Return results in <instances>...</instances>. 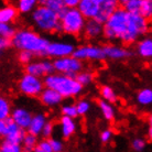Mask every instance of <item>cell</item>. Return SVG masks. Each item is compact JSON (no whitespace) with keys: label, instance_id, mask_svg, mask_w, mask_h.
I'll return each mask as SVG.
<instances>
[{"label":"cell","instance_id":"obj_1","mask_svg":"<svg viewBox=\"0 0 152 152\" xmlns=\"http://www.w3.org/2000/svg\"><path fill=\"white\" fill-rule=\"evenodd\" d=\"M149 30V20L140 15L129 13L119 7L104 26V38L119 40L124 44H132Z\"/></svg>","mask_w":152,"mask_h":152},{"label":"cell","instance_id":"obj_2","mask_svg":"<svg viewBox=\"0 0 152 152\" xmlns=\"http://www.w3.org/2000/svg\"><path fill=\"white\" fill-rule=\"evenodd\" d=\"M50 40L32 29H20L12 39V46L19 51H28L38 56H45Z\"/></svg>","mask_w":152,"mask_h":152},{"label":"cell","instance_id":"obj_3","mask_svg":"<svg viewBox=\"0 0 152 152\" xmlns=\"http://www.w3.org/2000/svg\"><path fill=\"white\" fill-rule=\"evenodd\" d=\"M45 87L52 88L56 91L63 98H73L78 96L83 91V86L80 85L76 78L69 76L53 73L44 78Z\"/></svg>","mask_w":152,"mask_h":152},{"label":"cell","instance_id":"obj_4","mask_svg":"<svg viewBox=\"0 0 152 152\" xmlns=\"http://www.w3.org/2000/svg\"><path fill=\"white\" fill-rule=\"evenodd\" d=\"M31 21L40 32L44 33H57L62 32L61 19L50 8L40 4L31 13Z\"/></svg>","mask_w":152,"mask_h":152},{"label":"cell","instance_id":"obj_5","mask_svg":"<svg viewBox=\"0 0 152 152\" xmlns=\"http://www.w3.org/2000/svg\"><path fill=\"white\" fill-rule=\"evenodd\" d=\"M86 22L87 20L77 8L67 9L61 18L62 32L67 35H80V33H84Z\"/></svg>","mask_w":152,"mask_h":152},{"label":"cell","instance_id":"obj_6","mask_svg":"<svg viewBox=\"0 0 152 152\" xmlns=\"http://www.w3.org/2000/svg\"><path fill=\"white\" fill-rule=\"evenodd\" d=\"M45 84L44 80L24 73L18 82V89L24 96L28 97H40L41 93L44 91Z\"/></svg>","mask_w":152,"mask_h":152},{"label":"cell","instance_id":"obj_7","mask_svg":"<svg viewBox=\"0 0 152 152\" xmlns=\"http://www.w3.org/2000/svg\"><path fill=\"white\" fill-rule=\"evenodd\" d=\"M53 64L55 73L69 76L72 78H76L77 74H80L82 71H84L83 62L74 57L73 55L72 56L63 57V58L53 60Z\"/></svg>","mask_w":152,"mask_h":152},{"label":"cell","instance_id":"obj_8","mask_svg":"<svg viewBox=\"0 0 152 152\" xmlns=\"http://www.w3.org/2000/svg\"><path fill=\"white\" fill-rule=\"evenodd\" d=\"M73 56L80 60L82 62L86 61V60L100 62L106 58L103 46L94 45V44H84V45L77 46Z\"/></svg>","mask_w":152,"mask_h":152},{"label":"cell","instance_id":"obj_9","mask_svg":"<svg viewBox=\"0 0 152 152\" xmlns=\"http://www.w3.org/2000/svg\"><path fill=\"white\" fill-rule=\"evenodd\" d=\"M75 49L76 48L74 46V44L71 42L51 41L46 50L45 56H49L54 60L72 56L75 52Z\"/></svg>","mask_w":152,"mask_h":152},{"label":"cell","instance_id":"obj_10","mask_svg":"<svg viewBox=\"0 0 152 152\" xmlns=\"http://www.w3.org/2000/svg\"><path fill=\"white\" fill-rule=\"evenodd\" d=\"M24 72L30 75L37 76L40 78H45L46 76L55 73L54 71L53 61L50 60H41V61H33L24 67Z\"/></svg>","mask_w":152,"mask_h":152},{"label":"cell","instance_id":"obj_11","mask_svg":"<svg viewBox=\"0 0 152 152\" xmlns=\"http://www.w3.org/2000/svg\"><path fill=\"white\" fill-rule=\"evenodd\" d=\"M4 121L7 124V132H6V136L4 137V140L22 145L23 139H24V137L27 136L28 133L27 130L21 129L20 127H18L15 124V121L11 119V117L6 119Z\"/></svg>","mask_w":152,"mask_h":152},{"label":"cell","instance_id":"obj_12","mask_svg":"<svg viewBox=\"0 0 152 152\" xmlns=\"http://www.w3.org/2000/svg\"><path fill=\"white\" fill-rule=\"evenodd\" d=\"M102 0H80L77 9L86 20L96 19L100 10Z\"/></svg>","mask_w":152,"mask_h":152},{"label":"cell","instance_id":"obj_13","mask_svg":"<svg viewBox=\"0 0 152 152\" xmlns=\"http://www.w3.org/2000/svg\"><path fill=\"white\" fill-rule=\"evenodd\" d=\"M33 115L29 109L24 107H17L13 109L11 115V119L15 121V124L21 129L28 130L30 127V124L32 121Z\"/></svg>","mask_w":152,"mask_h":152},{"label":"cell","instance_id":"obj_14","mask_svg":"<svg viewBox=\"0 0 152 152\" xmlns=\"http://www.w3.org/2000/svg\"><path fill=\"white\" fill-rule=\"evenodd\" d=\"M103 49L106 58H109L113 61L125 60V58H128L132 55V53L129 50H127L124 46L116 45V44H106L103 46Z\"/></svg>","mask_w":152,"mask_h":152},{"label":"cell","instance_id":"obj_15","mask_svg":"<svg viewBox=\"0 0 152 152\" xmlns=\"http://www.w3.org/2000/svg\"><path fill=\"white\" fill-rule=\"evenodd\" d=\"M119 7H120L119 1H117V0H102L100 10H99V13L95 20H97L102 24H106L109 18L114 15V12Z\"/></svg>","mask_w":152,"mask_h":152},{"label":"cell","instance_id":"obj_16","mask_svg":"<svg viewBox=\"0 0 152 152\" xmlns=\"http://www.w3.org/2000/svg\"><path fill=\"white\" fill-rule=\"evenodd\" d=\"M63 99L64 98L56 91L49 87L44 88V91H42L40 97H39V100L41 102L42 105L45 107H49V108H53V107L61 105Z\"/></svg>","mask_w":152,"mask_h":152},{"label":"cell","instance_id":"obj_17","mask_svg":"<svg viewBox=\"0 0 152 152\" xmlns=\"http://www.w3.org/2000/svg\"><path fill=\"white\" fill-rule=\"evenodd\" d=\"M57 126H58V130H60L62 138L64 139L72 138L77 131V122L73 118L61 116V118L58 119Z\"/></svg>","mask_w":152,"mask_h":152},{"label":"cell","instance_id":"obj_18","mask_svg":"<svg viewBox=\"0 0 152 152\" xmlns=\"http://www.w3.org/2000/svg\"><path fill=\"white\" fill-rule=\"evenodd\" d=\"M104 26L97 20L91 19L87 20L85 29H84V35L89 40H95L104 35Z\"/></svg>","mask_w":152,"mask_h":152},{"label":"cell","instance_id":"obj_19","mask_svg":"<svg viewBox=\"0 0 152 152\" xmlns=\"http://www.w3.org/2000/svg\"><path fill=\"white\" fill-rule=\"evenodd\" d=\"M46 122H48V119H46V116L44 114H42V113L34 114L33 118H32V121L30 124V127L27 130L28 133L34 134L37 137L42 134V131L44 129V126L46 125Z\"/></svg>","mask_w":152,"mask_h":152},{"label":"cell","instance_id":"obj_20","mask_svg":"<svg viewBox=\"0 0 152 152\" xmlns=\"http://www.w3.org/2000/svg\"><path fill=\"white\" fill-rule=\"evenodd\" d=\"M19 15V11L15 4H8L0 9V23L11 24Z\"/></svg>","mask_w":152,"mask_h":152},{"label":"cell","instance_id":"obj_21","mask_svg":"<svg viewBox=\"0 0 152 152\" xmlns=\"http://www.w3.org/2000/svg\"><path fill=\"white\" fill-rule=\"evenodd\" d=\"M136 51L139 56L143 58H152V38H142L137 42Z\"/></svg>","mask_w":152,"mask_h":152},{"label":"cell","instance_id":"obj_22","mask_svg":"<svg viewBox=\"0 0 152 152\" xmlns=\"http://www.w3.org/2000/svg\"><path fill=\"white\" fill-rule=\"evenodd\" d=\"M40 4H44L48 8H50L53 12H55L60 19L64 15V13L66 12V10L69 8L65 6L64 0H42V1H39Z\"/></svg>","mask_w":152,"mask_h":152},{"label":"cell","instance_id":"obj_23","mask_svg":"<svg viewBox=\"0 0 152 152\" xmlns=\"http://www.w3.org/2000/svg\"><path fill=\"white\" fill-rule=\"evenodd\" d=\"M97 105H98L99 110H100L102 116L105 120H107V121L114 120L115 116H116V110H115V107L113 106V104L105 102L103 99H99L97 102Z\"/></svg>","mask_w":152,"mask_h":152},{"label":"cell","instance_id":"obj_24","mask_svg":"<svg viewBox=\"0 0 152 152\" xmlns=\"http://www.w3.org/2000/svg\"><path fill=\"white\" fill-rule=\"evenodd\" d=\"M99 95H100L103 100L108 102V103L110 104L116 103L118 99L116 91L111 86H109V85H103V86H100V88H99Z\"/></svg>","mask_w":152,"mask_h":152},{"label":"cell","instance_id":"obj_25","mask_svg":"<svg viewBox=\"0 0 152 152\" xmlns=\"http://www.w3.org/2000/svg\"><path fill=\"white\" fill-rule=\"evenodd\" d=\"M136 100L140 106L147 107L152 105V88L145 87L138 91Z\"/></svg>","mask_w":152,"mask_h":152},{"label":"cell","instance_id":"obj_26","mask_svg":"<svg viewBox=\"0 0 152 152\" xmlns=\"http://www.w3.org/2000/svg\"><path fill=\"white\" fill-rule=\"evenodd\" d=\"M39 6V1L37 0H19L15 7L18 9L19 13H32L34 11V9Z\"/></svg>","mask_w":152,"mask_h":152},{"label":"cell","instance_id":"obj_27","mask_svg":"<svg viewBox=\"0 0 152 152\" xmlns=\"http://www.w3.org/2000/svg\"><path fill=\"white\" fill-rule=\"evenodd\" d=\"M39 139L37 136L34 134H31V133H27V136L24 137L22 142L23 147V152H33L34 151L35 147L39 143Z\"/></svg>","mask_w":152,"mask_h":152},{"label":"cell","instance_id":"obj_28","mask_svg":"<svg viewBox=\"0 0 152 152\" xmlns=\"http://www.w3.org/2000/svg\"><path fill=\"white\" fill-rule=\"evenodd\" d=\"M12 108L10 105V102L4 97L0 98V120H6L11 117Z\"/></svg>","mask_w":152,"mask_h":152},{"label":"cell","instance_id":"obj_29","mask_svg":"<svg viewBox=\"0 0 152 152\" xmlns=\"http://www.w3.org/2000/svg\"><path fill=\"white\" fill-rule=\"evenodd\" d=\"M17 31L18 30H15V28L10 23H0V35H1V38L12 40L15 38Z\"/></svg>","mask_w":152,"mask_h":152},{"label":"cell","instance_id":"obj_30","mask_svg":"<svg viewBox=\"0 0 152 152\" xmlns=\"http://www.w3.org/2000/svg\"><path fill=\"white\" fill-rule=\"evenodd\" d=\"M61 114H62V116H65V117H69V118H73V119H76V118L78 117L76 104H73V103L63 104L61 107Z\"/></svg>","mask_w":152,"mask_h":152},{"label":"cell","instance_id":"obj_31","mask_svg":"<svg viewBox=\"0 0 152 152\" xmlns=\"http://www.w3.org/2000/svg\"><path fill=\"white\" fill-rule=\"evenodd\" d=\"M94 78H95L94 74L91 72H89V71H82L80 74H77V76H76L77 82H78L83 87H85V86H87V85L93 83V82H94Z\"/></svg>","mask_w":152,"mask_h":152},{"label":"cell","instance_id":"obj_32","mask_svg":"<svg viewBox=\"0 0 152 152\" xmlns=\"http://www.w3.org/2000/svg\"><path fill=\"white\" fill-rule=\"evenodd\" d=\"M75 104H76V108H77L78 116H85V115H87L91 108V102L86 98L80 99V100H77Z\"/></svg>","mask_w":152,"mask_h":152},{"label":"cell","instance_id":"obj_33","mask_svg":"<svg viewBox=\"0 0 152 152\" xmlns=\"http://www.w3.org/2000/svg\"><path fill=\"white\" fill-rule=\"evenodd\" d=\"M0 152H23V147L19 143H13L10 141L4 140L1 143Z\"/></svg>","mask_w":152,"mask_h":152},{"label":"cell","instance_id":"obj_34","mask_svg":"<svg viewBox=\"0 0 152 152\" xmlns=\"http://www.w3.org/2000/svg\"><path fill=\"white\" fill-rule=\"evenodd\" d=\"M140 15L147 20L152 18V0H141Z\"/></svg>","mask_w":152,"mask_h":152},{"label":"cell","instance_id":"obj_35","mask_svg":"<svg viewBox=\"0 0 152 152\" xmlns=\"http://www.w3.org/2000/svg\"><path fill=\"white\" fill-rule=\"evenodd\" d=\"M33 57H34V54L28 52V51H19V53L17 55L19 63H21L22 65H26V66L33 62Z\"/></svg>","mask_w":152,"mask_h":152},{"label":"cell","instance_id":"obj_36","mask_svg":"<svg viewBox=\"0 0 152 152\" xmlns=\"http://www.w3.org/2000/svg\"><path fill=\"white\" fill-rule=\"evenodd\" d=\"M33 152H54L49 139H41Z\"/></svg>","mask_w":152,"mask_h":152},{"label":"cell","instance_id":"obj_37","mask_svg":"<svg viewBox=\"0 0 152 152\" xmlns=\"http://www.w3.org/2000/svg\"><path fill=\"white\" fill-rule=\"evenodd\" d=\"M54 129H55L54 122L51 121V120H48V122H46V125L44 126V129H43L42 134H41L42 137H43V139H51V138L53 137Z\"/></svg>","mask_w":152,"mask_h":152},{"label":"cell","instance_id":"obj_38","mask_svg":"<svg viewBox=\"0 0 152 152\" xmlns=\"http://www.w3.org/2000/svg\"><path fill=\"white\" fill-rule=\"evenodd\" d=\"M145 145H147V142L142 138H134L131 141V149L136 152H142L145 149Z\"/></svg>","mask_w":152,"mask_h":152},{"label":"cell","instance_id":"obj_39","mask_svg":"<svg viewBox=\"0 0 152 152\" xmlns=\"http://www.w3.org/2000/svg\"><path fill=\"white\" fill-rule=\"evenodd\" d=\"M50 140V143H51V147L53 149L54 152H64V142L58 139V138L52 137Z\"/></svg>","mask_w":152,"mask_h":152},{"label":"cell","instance_id":"obj_40","mask_svg":"<svg viewBox=\"0 0 152 152\" xmlns=\"http://www.w3.org/2000/svg\"><path fill=\"white\" fill-rule=\"evenodd\" d=\"M113 136H114V133H113V130L110 129H104L100 134H99V139L100 141L103 142V143H108V142H110L111 139H113Z\"/></svg>","mask_w":152,"mask_h":152},{"label":"cell","instance_id":"obj_41","mask_svg":"<svg viewBox=\"0 0 152 152\" xmlns=\"http://www.w3.org/2000/svg\"><path fill=\"white\" fill-rule=\"evenodd\" d=\"M12 46V40H9V39H0V49L1 51H4V50L9 49Z\"/></svg>","mask_w":152,"mask_h":152},{"label":"cell","instance_id":"obj_42","mask_svg":"<svg viewBox=\"0 0 152 152\" xmlns=\"http://www.w3.org/2000/svg\"><path fill=\"white\" fill-rule=\"evenodd\" d=\"M65 6L69 9H73V8H77L80 4V0H64Z\"/></svg>","mask_w":152,"mask_h":152},{"label":"cell","instance_id":"obj_43","mask_svg":"<svg viewBox=\"0 0 152 152\" xmlns=\"http://www.w3.org/2000/svg\"><path fill=\"white\" fill-rule=\"evenodd\" d=\"M6 132H7V124L4 120H0V134H1V137L4 138L6 136Z\"/></svg>","mask_w":152,"mask_h":152},{"label":"cell","instance_id":"obj_44","mask_svg":"<svg viewBox=\"0 0 152 152\" xmlns=\"http://www.w3.org/2000/svg\"><path fill=\"white\" fill-rule=\"evenodd\" d=\"M148 138L152 141V126H150L148 129Z\"/></svg>","mask_w":152,"mask_h":152},{"label":"cell","instance_id":"obj_45","mask_svg":"<svg viewBox=\"0 0 152 152\" xmlns=\"http://www.w3.org/2000/svg\"><path fill=\"white\" fill-rule=\"evenodd\" d=\"M148 120H149V124H150V126H152V114L149 116Z\"/></svg>","mask_w":152,"mask_h":152}]
</instances>
